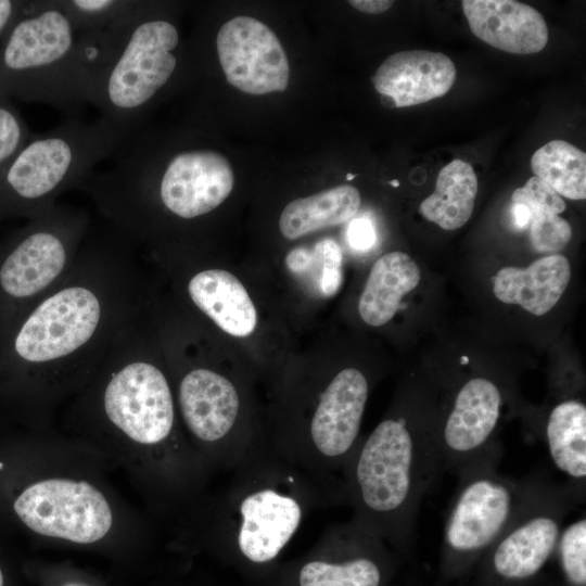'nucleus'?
<instances>
[{
  "label": "nucleus",
  "instance_id": "obj_1",
  "mask_svg": "<svg viewBox=\"0 0 586 586\" xmlns=\"http://www.w3.org/2000/svg\"><path fill=\"white\" fill-rule=\"evenodd\" d=\"M137 245L91 225L69 275L0 341V380L48 396L89 382L149 308Z\"/></svg>",
  "mask_w": 586,
  "mask_h": 586
},
{
  "label": "nucleus",
  "instance_id": "obj_2",
  "mask_svg": "<svg viewBox=\"0 0 586 586\" xmlns=\"http://www.w3.org/2000/svg\"><path fill=\"white\" fill-rule=\"evenodd\" d=\"M231 473L216 509L214 538L252 564L272 562L295 536L307 512L330 501L268 442Z\"/></svg>",
  "mask_w": 586,
  "mask_h": 586
},
{
  "label": "nucleus",
  "instance_id": "obj_3",
  "mask_svg": "<svg viewBox=\"0 0 586 586\" xmlns=\"http://www.w3.org/2000/svg\"><path fill=\"white\" fill-rule=\"evenodd\" d=\"M0 92L77 117L89 103L79 33L61 0L24 1L0 44Z\"/></svg>",
  "mask_w": 586,
  "mask_h": 586
},
{
  "label": "nucleus",
  "instance_id": "obj_4",
  "mask_svg": "<svg viewBox=\"0 0 586 586\" xmlns=\"http://www.w3.org/2000/svg\"><path fill=\"white\" fill-rule=\"evenodd\" d=\"M127 138L99 117H68L60 125L30 135L0 175V222L31 219L78 189L98 165Z\"/></svg>",
  "mask_w": 586,
  "mask_h": 586
},
{
  "label": "nucleus",
  "instance_id": "obj_5",
  "mask_svg": "<svg viewBox=\"0 0 586 586\" xmlns=\"http://www.w3.org/2000/svg\"><path fill=\"white\" fill-rule=\"evenodd\" d=\"M149 308L119 340L89 381L94 382L98 417L143 446L171 440L176 405L170 382L158 364Z\"/></svg>",
  "mask_w": 586,
  "mask_h": 586
},
{
  "label": "nucleus",
  "instance_id": "obj_6",
  "mask_svg": "<svg viewBox=\"0 0 586 586\" xmlns=\"http://www.w3.org/2000/svg\"><path fill=\"white\" fill-rule=\"evenodd\" d=\"M180 35L174 22L140 1L124 26L110 63L95 80L89 103L128 137L171 82L179 67Z\"/></svg>",
  "mask_w": 586,
  "mask_h": 586
},
{
  "label": "nucleus",
  "instance_id": "obj_7",
  "mask_svg": "<svg viewBox=\"0 0 586 586\" xmlns=\"http://www.w3.org/2000/svg\"><path fill=\"white\" fill-rule=\"evenodd\" d=\"M91 225L86 209L56 203L0 240V341L69 275Z\"/></svg>",
  "mask_w": 586,
  "mask_h": 586
},
{
  "label": "nucleus",
  "instance_id": "obj_8",
  "mask_svg": "<svg viewBox=\"0 0 586 586\" xmlns=\"http://www.w3.org/2000/svg\"><path fill=\"white\" fill-rule=\"evenodd\" d=\"M413 442L404 419L381 421L344 468L361 524L386 523L405 505L411 486Z\"/></svg>",
  "mask_w": 586,
  "mask_h": 586
},
{
  "label": "nucleus",
  "instance_id": "obj_9",
  "mask_svg": "<svg viewBox=\"0 0 586 586\" xmlns=\"http://www.w3.org/2000/svg\"><path fill=\"white\" fill-rule=\"evenodd\" d=\"M176 398L187 431L220 468L231 472L267 442L239 428L241 395L230 379L213 369H188L179 378Z\"/></svg>",
  "mask_w": 586,
  "mask_h": 586
},
{
  "label": "nucleus",
  "instance_id": "obj_10",
  "mask_svg": "<svg viewBox=\"0 0 586 586\" xmlns=\"http://www.w3.org/2000/svg\"><path fill=\"white\" fill-rule=\"evenodd\" d=\"M13 508L22 522L37 534L77 544L100 540L113 523L107 500L85 481L42 480L25 488Z\"/></svg>",
  "mask_w": 586,
  "mask_h": 586
},
{
  "label": "nucleus",
  "instance_id": "obj_11",
  "mask_svg": "<svg viewBox=\"0 0 586 586\" xmlns=\"http://www.w3.org/2000/svg\"><path fill=\"white\" fill-rule=\"evenodd\" d=\"M227 81L249 94L284 91L290 66L276 34L263 22L239 15L224 23L215 38Z\"/></svg>",
  "mask_w": 586,
  "mask_h": 586
},
{
  "label": "nucleus",
  "instance_id": "obj_12",
  "mask_svg": "<svg viewBox=\"0 0 586 586\" xmlns=\"http://www.w3.org/2000/svg\"><path fill=\"white\" fill-rule=\"evenodd\" d=\"M461 5L471 31L496 49L532 54L548 42L545 18L528 4L514 0H463Z\"/></svg>",
  "mask_w": 586,
  "mask_h": 586
},
{
  "label": "nucleus",
  "instance_id": "obj_13",
  "mask_svg": "<svg viewBox=\"0 0 586 586\" xmlns=\"http://www.w3.org/2000/svg\"><path fill=\"white\" fill-rule=\"evenodd\" d=\"M456 79V67L446 54L426 50L400 51L377 69L375 90L397 107L412 106L446 94Z\"/></svg>",
  "mask_w": 586,
  "mask_h": 586
},
{
  "label": "nucleus",
  "instance_id": "obj_14",
  "mask_svg": "<svg viewBox=\"0 0 586 586\" xmlns=\"http://www.w3.org/2000/svg\"><path fill=\"white\" fill-rule=\"evenodd\" d=\"M511 509V495L501 484L480 479L469 484L451 512L446 539L459 551H474L500 532Z\"/></svg>",
  "mask_w": 586,
  "mask_h": 586
},
{
  "label": "nucleus",
  "instance_id": "obj_15",
  "mask_svg": "<svg viewBox=\"0 0 586 586\" xmlns=\"http://www.w3.org/2000/svg\"><path fill=\"white\" fill-rule=\"evenodd\" d=\"M189 302L224 332L250 335L257 324L256 308L241 281L219 268L191 273L184 284Z\"/></svg>",
  "mask_w": 586,
  "mask_h": 586
},
{
  "label": "nucleus",
  "instance_id": "obj_16",
  "mask_svg": "<svg viewBox=\"0 0 586 586\" xmlns=\"http://www.w3.org/2000/svg\"><path fill=\"white\" fill-rule=\"evenodd\" d=\"M570 278L566 257L552 254L536 259L527 268H501L492 279L493 292L502 303L517 304L542 316L558 303Z\"/></svg>",
  "mask_w": 586,
  "mask_h": 586
},
{
  "label": "nucleus",
  "instance_id": "obj_17",
  "mask_svg": "<svg viewBox=\"0 0 586 586\" xmlns=\"http://www.w3.org/2000/svg\"><path fill=\"white\" fill-rule=\"evenodd\" d=\"M501 395L489 380L474 378L457 394L444 429L447 446L459 453L480 447L488 438L499 417Z\"/></svg>",
  "mask_w": 586,
  "mask_h": 586
},
{
  "label": "nucleus",
  "instance_id": "obj_18",
  "mask_svg": "<svg viewBox=\"0 0 586 586\" xmlns=\"http://www.w3.org/2000/svg\"><path fill=\"white\" fill-rule=\"evenodd\" d=\"M420 281V270L406 253L390 252L372 265L359 298L361 319L372 327L388 322L397 311L402 297Z\"/></svg>",
  "mask_w": 586,
  "mask_h": 586
},
{
  "label": "nucleus",
  "instance_id": "obj_19",
  "mask_svg": "<svg viewBox=\"0 0 586 586\" xmlns=\"http://www.w3.org/2000/svg\"><path fill=\"white\" fill-rule=\"evenodd\" d=\"M360 203V193L355 187L337 186L290 202L281 213L279 228L285 239L295 240L351 220Z\"/></svg>",
  "mask_w": 586,
  "mask_h": 586
},
{
  "label": "nucleus",
  "instance_id": "obj_20",
  "mask_svg": "<svg viewBox=\"0 0 586 586\" xmlns=\"http://www.w3.org/2000/svg\"><path fill=\"white\" fill-rule=\"evenodd\" d=\"M559 536L557 522L546 515L532 518L507 535L494 555V566L507 578H525L545 564Z\"/></svg>",
  "mask_w": 586,
  "mask_h": 586
},
{
  "label": "nucleus",
  "instance_id": "obj_21",
  "mask_svg": "<svg viewBox=\"0 0 586 586\" xmlns=\"http://www.w3.org/2000/svg\"><path fill=\"white\" fill-rule=\"evenodd\" d=\"M477 193V178L472 166L454 160L444 166L434 192L422 201L419 211L444 230H456L471 217Z\"/></svg>",
  "mask_w": 586,
  "mask_h": 586
},
{
  "label": "nucleus",
  "instance_id": "obj_22",
  "mask_svg": "<svg viewBox=\"0 0 586 586\" xmlns=\"http://www.w3.org/2000/svg\"><path fill=\"white\" fill-rule=\"evenodd\" d=\"M547 440L558 469L576 479L586 476V407L576 400L556 406L548 419Z\"/></svg>",
  "mask_w": 586,
  "mask_h": 586
},
{
  "label": "nucleus",
  "instance_id": "obj_23",
  "mask_svg": "<svg viewBox=\"0 0 586 586\" xmlns=\"http://www.w3.org/2000/svg\"><path fill=\"white\" fill-rule=\"evenodd\" d=\"M531 166L535 177L559 195L571 200L586 198V154L575 145L552 140L533 154Z\"/></svg>",
  "mask_w": 586,
  "mask_h": 586
},
{
  "label": "nucleus",
  "instance_id": "obj_24",
  "mask_svg": "<svg viewBox=\"0 0 586 586\" xmlns=\"http://www.w3.org/2000/svg\"><path fill=\"white\" fill-rule=\"evenodd\" d=\"M381 572L374 561L355 557L332 561L318 552L298 571V586H379Z\"/></svg>",
  "mask_w": 586,
  "mask_h": 586
},
{
  "label": "nucleus",
  "instance_id": "obj_25",
  "mask_svg": "<svg viewBox=\"0 0 586 586\" xmlns=\"http://www.w3.org/2000/svg\"><path fill=\"white\" fill-rule=\"evenodd\" d=\"M78 33L98 31L122 25L136 10L137 0H61Z\"/></svg>",
  "mask_w": 586,
  "mask_h": 586
},
{
  "label": "nucleus",
  "instance_id": "obj_26",
  "mask_svg": "<svg viewBox=\"0 0 586 586\" xmlns=\"http://www.w3.org/2000/svg\"><path fill=\"white\" fill-rule=\"evenodd\" d=\"M30 135L25 119L12 103V99L0 92V175Z\"/></svg>",
  "mask_w": 586,
  "mask_h": 586
},
{
  "label": "nucleus",
  "instance_id": "obj_27",
  "mask_svg": "<svg viewBox=\"0 0 586 586\" xmlns=\"http://www.w3.org/2000/svg\"><path fill=\"white\" fill-rule=\"evenodd\" d=\"M560 557L566 577L576 586L586 584V521L569 525L560 539Z\"/></svg>",
  "mask_w": 586,
  "mask_h": 586
},
{
  "label": "nucleus",
  "instance_id": "obj_28",
  "mask_svg": "<svg viewBox=\"0 0 586 586\" xmlns=\"http://www.w3.org/2000/svg\"><path fill=\"white\" fill-rule=\"evenodd\" d=\"M572 238L570 224L556 214H540L532 217L530 240L539 253H552L563 250Z\"/></svg>",
  "mask_w": 586,
  "mask_h": 586
},
{
  "label": "nucleus",
  "instance_id": "obj_29",
  "mask_svg": "<svg viewBox=\"0 0 586 586\" xmlns=\"http://www.w3.org/2000/svg\"><path fill=\"white\" fill-rule=\"evenodd\" d=\"M512 203L523 204L532 217L540 214L559 215L565 209V202L546 182L537 177L530 178L526 183L512 193Z\"/></svg>",
  "mask_w": 586,
  "mask_h": 586
},
{
  "label": "nucleus",
  "instance_id": "obj_30",
  "mask_svg": "<svg viewBox=\"0 0 586 586\" xmlns=\"http://www.w3.org/2000/svg\"><path fill=\"white\" fill-rule=\"evenodd\" d=\"M320 246L322 271L319 288L324 296H332L337 292L342 283V251L333 239L321 240Z\"/></svg>",
  "mask_w": 586,
  "mask_h": 586
},
{
  "label": "nucleus",
  "instance_id": "obj_31",
  "mask_svg": "<svg viewBox=\"0 0 586 586\" xmlns=\"http://www.w3.org/2000/svg\"><path fill=\"white\" fill-rule=\"evenodd\" d=\"M347 241L349 245L358 251H367L375 242V232L371 221L367 218L353 220L347 229Z\"/></svg>",
  "mask_w": 586,
  "mask_h": 586
},
{
  "label": "nucleus",
  "instance_id": "obj_32",
  "mask_svg": "<svg viewBox=\"0 0 586 586\" xmlns=\"http://www.w3.org/2000/svg\"><path fill=\"white\" fill-rule=\"evenodd\" d=\"M24 1L20 0H0V44L1 41L17 17Z\"/></svg>",
  "mask_w": 586,
  "mask_h": 586
},
{
  "label": "nucleus",
  "instance_id": "obj_33",
  "mask_svg": "<svg viewBox=\"0 0 586 586\" xmlns=\"http://www.w3.org/2000/svg\"><path fill=\"white\" fill-rule=\"evenodd\" d=\"M393 1L387 0H352L349 4L356 10L365 13L378 14L388 10Z\"/></svg>",
  "mask_w": 586,
  "mask_h": 586
},
{
  "label": "nucleus",
  "instance_id": "obj_34",
  "mask_svg": "<svg viewBox=\"0 0 586 586\" xmlns=\"http://www.w3.org/2000/svg\"><path fill=\"white\" fill-rule=\"evenodd\" d=\"M511 214L513 218V225L518 229H524L530 226L531 214L526 206L519 203H512Z\"/></svg>",
  "mask_w": 586,
  "mask_h": 586
},
{
  "label": "nucleus",
  "instance_id": "obj_35",
  "mask_svg": "<svg viewBox=\"0 0 586 586\" xmlns=\"http://www.w3.org/2000/svg\"><path fill=\"white\" fill-rule=\"evenodd\" d=\"M64 586H87V585H85V584H79V583H68V584H66V585H64Z\"/></svg>",
  "mask_w": 586,
  "mask_h": 586
},
{
  "label": "nucleus",
  "instance_id": "obj_36",
  "mask_svg": "<svg viewBox=\"0 0 586 586\" xmlns=\"http://www.w3.org/2000/svg\"><path fill=\"white\" fill-rule=\"evenodd\" d=\"M393 187H398L399 186V181L398 180H392L390 182Z\"/></svg>",
  "mask_w": 586,
  "mask_h": 586
},
{
  "label": "nucleus",
  "instance_id": "obj_37",
  "mask_svg": "<svg viewBox=\"0 0 586 586\" xmlns=\"http://www.w3.org/2000/svg\"><path fill=\"white\" fill-rule=\"evenodd\" d=\"M354 177H355V175H353V174H347V175H346V179H347V180H352Z\"/></svg>",
  "mask_w": 586,
  "mask_h": 586
},
{
  "label": "nucleus",
  "instance_id": "obj_38",
  "mask_svg": "<svg viewBox=\"0 0 586 586\" xmlns=\"http://www.w3.org/2000/svg\"><path fill=\"white\" fill-rule=\"evenodd\" d=\"M0 586H3V575H2L1 570H0Z\"/></svg>",
  "mask_w": 586,
  "mask_h": 586
},
{
  "label": "nucleus",
  "instance_id": "obj_39",
  "mask_svg": "<svg viewBox=\"0 0 586 586\" xmlns=\"http://www.w3.org/2000/svg\"><path fill=\"white\" fill-rule=\"evenodd\" d=\"M468 360H469V359H468V357H466V356H464V357H462V358H461V364H463V365H464V364H467V362H468Z\"/></svg>",
  "mask_w": 586,
  "mask_h": 586
},
{
  "label": "nucleus",
  "instance_id": "obj_40",
  "mask_svg": "<svg viewBox=\"0 0 586 586\" xmlns=\"http://www.w3.org/2000/svg\"><path fill=\"white\" fill-rule=\"evenodd\" d=\"M2 468H3V463H2V462H0V470H1Z\"/></svg>",
  "mask_w": 586,
  "mask_h": 586
}]
</instances>
